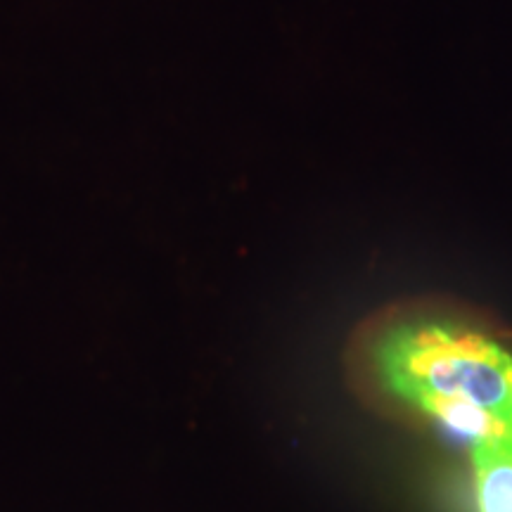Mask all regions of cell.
<instances>
[{
	"mask_svg": "<svg viewBox=\"0 0 512 512\" xmlns=\"http://www.w3.org/2000/svg\"><path fill=\"white\" fill-rule=\"evenodd\" d=\"M472 463L479 512H512V434L475 441Z\"/></svg>",
	"mask_w": 512,
	"mask_h": 512,
	"instance_id": "cell-2",
	"label": "cell"
},
{
	"mask_svg": "<svg viewBox=\"0 0 512 512\" xmlns=\"http://www.w3.org/2000/svg\"><path fill=\"white\" fill-rule=\"evenodd\" d=\"M373 358L384 387L403 401L463 399L512 427V356L465 320L434 313L396 318L377 335Z\"/></svg>",
	"mask_w": 512,
	"mask_h": 512,
	"instance_id": "cell-1",
	"label": "cell"
},
{
	"mask_svg": "<svg viewBox=\"0 0 512 512\" xmlns=\"http://www.w3.org/2000/svg\"><path fill=\"white\" fill-rule=\"evenodd\" d=\"M508 382H510V389H512V363H510V368H508Z\"/></svg>",
	"mask_w": 512,
	"mask_h": 512,
	"instance_id": "cell-4",
	"label": "cell"
},
{
	"mask_svg": "<svg viewBox=\"0 0 512 512\" xmlns=\"http://www.w3.org/2000/svg\"><path fill=\"white\" fill-rule=\"evenodd\" d=\"M415 408L422 413L432 415L434 420L444 422L448 430H453L460 437H467L472 441H486V439H501L512 434V427L505 425L501 418L494 413L484 411V408L475 406V403L463 399H439V396H422V399L413 401Z\"/></svg>",
	"mask_w": 512,
	"mask_h": 512,
	"instance_id": "cell-3",
	"label": "cell"
}]
</instances>
